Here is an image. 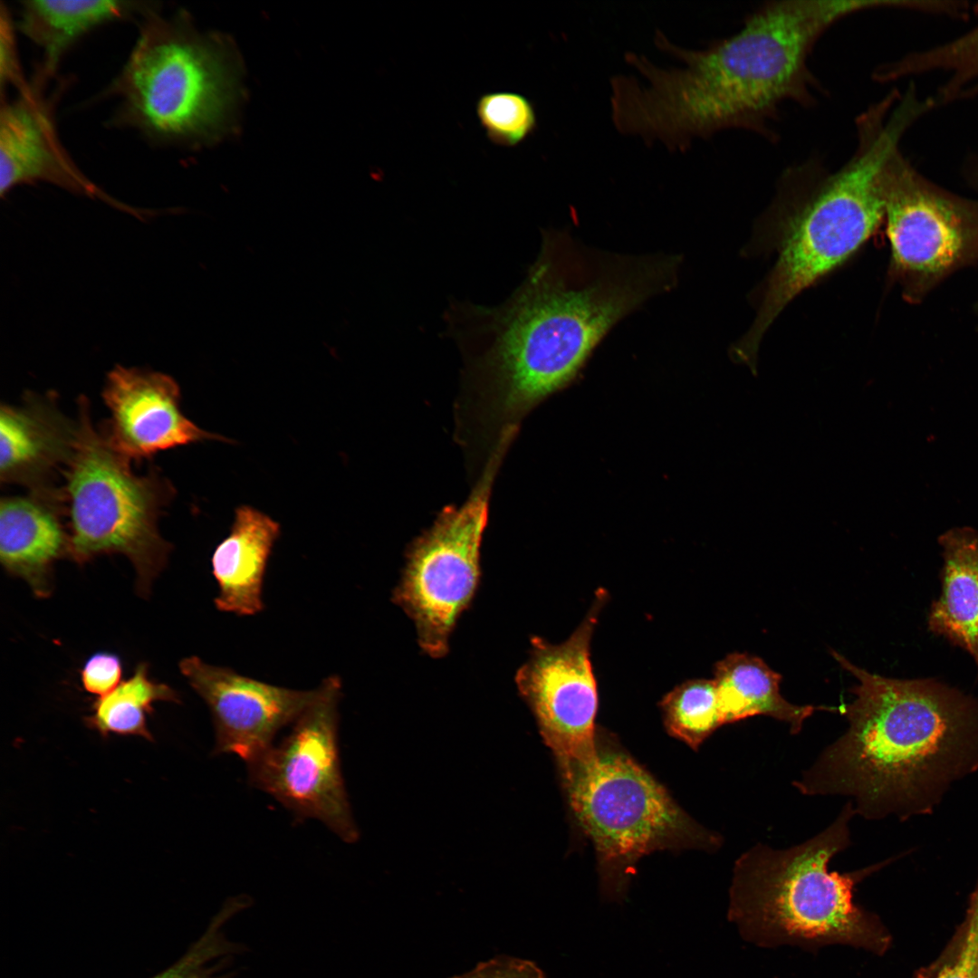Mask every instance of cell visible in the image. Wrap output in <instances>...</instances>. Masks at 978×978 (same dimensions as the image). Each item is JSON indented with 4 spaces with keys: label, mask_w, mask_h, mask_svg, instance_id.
<instances>
[{
    "label": "cell",
    "mask_w": 978,
    "mask_h": 978,
    "mask_svg": "<svg viewBox=\"0 0 978 978\" xmlns=\"http://www.w3.org/2000/svg\"><path fill=\"white\" fill-rule=\"evenodd\" d=\"M893 0H781L749 14L738 32L704 49H686L657 31V47L681 62L661 67L626 53L639 73L612 84L611 118L623 134L671 150L728 129L775 139L782 106L810 107L821 87L809 60L820 38L840 20L866 10L892 9Z\"/></svg>",
    "instance_id": "obj_1"
},
{
    "label": "cell",
    "mask_w": 978,
    "mask_h": 978,
    "mask_svg": "<svg viewBox=\"0 0 978 978\" xmlns=\"http://www.w3.org/2000/svg\"><path fill=\"white\" fill-rule=\"evenodd\" d=\"M682 262L676 254L603 251L565 230H544L520 285L497 305L467 302L455 340L507 412L521 413L569 383L618 321L673 290Z\"/></svg>",
    "instance_id": "obj_2"
},
{
    "label": "cell",
    "mask_w": 978,
    "mask_h": 978,
    "mask_svg": "<svg viewBox=\"0 0 978 978\" xmlns=\"http://www.w3.org/2000/svg\"><path fill=\"white\" fill-rule=\"evenodd\" d=\"M832 656L858 679L855 699L838 707L849 725L793 785L807 796L851 797L867 820L932 811L952 782L978 769V698Z\"/></svg>",
    "instance_id": "obj_3"
},
{
    "label": "cell",
    "mask_w": 978,
    "mask_h": 978,
    "mask_svg": "<svg viewBox=\"0 0 978 978\" xmlns=\"http://www.w3.org/2000/svg\"><path fill=\"white\" fill-rule=\"evenodd\" d=\"M922 117L913 100L895 103L887 94L857 117V146L840 168L829 171L810 158L781 175L772 207L781 225L778 258L755 320L735 348L740 357L753 358L784 307L873 234L885 215L883 164Z\"/></svg>",
    "instance_id": "obj_4"
},
{
    "label": "cell",
    "mask_w": 978,
    "mask_h": 978,
    "mask_svg": "<svg viewBox=\"0 0 978 978\" xmlns=\"http://www.w3.org/2000/svg\"><path fill=\"white\" fill-rule=\"evenodd\" d=\"M855 814L849 801L811 839L784 849L757 843L737 858L728 919L745 941L769 948L843 944L876 954L887 950L889 934L853 895L860 881L892 859L847 873L829 871L831 858L850 845Z\"/></svg>",
    "instance_id": "obj_5"
},
{
    "label": "cell",
    "mask_w": 978,
    "mask_h": 978,
    "mask_svg": "<svg viewBox=\"0 0 978 978\" xmlns=\"http://www.w3.org/2000/svg\"><path fill=\"white\" fill-rule=\"evenodd\" d=\"M141 16L138 40L110 87L116 122L161 145L209 138L234 98L224 50L181 14L167 17L152 6Z\"/></svg>",
    "instance_id": "obj_6"
},
{
    "label": "cell",
    "mask_w": 978,
    "mask_h": 978,
    "mask_svg": "<svg viewBox=\"0 0 978 978\" xmlns=\"http://www.w3.org/2000/svg\"><path fill=\"white\" fill-rule=\"evenodd\" d=\"M129 463L93 427L87 401L81 398L63 471L69 557L83 564L102 554L126 556L135 569L137 592L145 598L170 552L158 522L173 489L156 471L136 475Z\"/></svg>",
    "instance_id": "obj_7"
},
{
    "label": "cell",
    "mask_w": 978,
    "mask_h": 978,
    "mask_svg": "<svg viewBox=\"0 0 978 978\" xmlns=\"http://www.w3.org/2000/svg\"><path fill=\"white\" fill-rule=\"evenodd\" d=\"M566 792L593 842L601 892L609 900L624 898L643 856L661 849L714 850L722 843L628 753L599 739L596 764Z\"/></svg>",
    "instance_id": "obj_8"
},
{
    "label": "cell",
    "mask_w": 978,
    "mask_h": 978,
    "mask_svg": "<svg viewBox=\"0 0 978 978\" xmlns=\"http://www.w3.org/2000/svg\"><path fill=\"white\" fill-rule=\"evenodd\" d=\"M509 442L501 438L465 503L444 509L408 551L392 600L413 620L420 647L432 657L448 652L456 620L477 589L491 488Z\"/></svg>",
    "instance_id": "obj_9"
},
{
    "label": "cell",
    "mask_w": 978,
    "mask_h": 978,
    "mask_svg": "<svg viewBox=\"0 0 978 978\" xmlns=\"http://www.w3.org/2000/svg\"><path fill=\"white\" fill-rule=\"evenodd\" d=\"M881 179L892 268L905 296L920 300L978 258V201L929 180L900 147L886 158Z\"/></svg>",
    "instance_id": "obj_10"
},
{
    "label": "cell",
    "mask_w": 978,
    "mask_h": 978,
    "mask_svg": "<svg viewBox=\"0 0 978 978\" xmlns=\"http://www.w3.org/2000/svg\"><path fill=\"white\" fill-rule=\"evenodd\" d=\"M607 598L604 589L597 590L586 617L562 643L533 637L529 659L515 676L518 690L556 759L566 791L598 761V690L590 647Z\"/></svg>",
    "instance_id": "obj_11"
},
{
    "label": "cell",
    "mask_w": 978,
    "mask_h": 978,
    "mask_svg": "<svg viewBox=\"0 0 978 978\" xmlns=\"http://www.w3.org/2000/svg\"><path fill=\"white\" fill-rule=\"evenodd\" d=\"M341 681L331 676L317 687L311 705L291 732L247 762L256 789L280 802L297 819L316 820L341 840L358 838L340 768L338 705Z\"/></svg>",
    "instance_id": "obj_12"
},
{
    "label": "cell",
    "mask_w": 978,
    "mask_h": 978,
    "mask_svg": "<svg viewBox=\"0 0 978 978\" xmlns=\"http://www.w3.org/2000/svg\"><path fill=\"white\" fill-rule=\"evenodd\" d=\"M181 674L205 701L215 728V754H235L246 763L274 743L311 705L317 688L296 690L206 663L196 656L179 662Z\"/></svg>",
    "instance_id": "obj_13"
},
{
    "label": "cell",
    "mask_w": 978,
    "mask_h": 978,
    "mask_svg": "<svg viewBox=\"0 0 978 978\" xmlns=\"http://www.w3.org/2000/svg\"><path fill=\"white\" fill-rule=\"evenodd\" d=\"M102 397L110 412L102 432L129 461L204 440H225L183 415L177 383L161 372L116 366L109 372Z\"/></svg>",
    "instance_id": "obj_14"
},
{
    "label": "cell",
    "mask_w": 978,
    "mask_h": 978,
    "mask_svg": "<svg viewBox=\"0 0 978 978\" xmlns=\"http://www.w3.org/2000/svg\"><path fill=\"white\" fill-rule=\"evenodd\" d=\"M46 79L38 72L34 83H28L14 99L1 100V197L18 185L45 182L120 206L81 172L63 149L55 127L53 102L43 92Z\"/></svg>",
    "instance_id": "obj_15"
},
{
    "label": "cell",
    "mask_w": 978,
    "mask_h": 978,
    "mask_svg": "<svg viewBox=\"0 0 978 978\" xmlns=\"http://www.w3.org/2000/svg\"><path fill=\"white\" fill-rule=\"evenodd\" d=\"M62 490L32 488L0 503V560L10 575L26 582L37 598L53 591V565L69 556Z\"/></svg>",
    "instance_id": "obj_16"
},
{
    "label": "cell",
    "mask_w": 978,
    "mask_h": 978,
    "mask_svg": "<svg viewBox=\"0 0 978 978\" xmlns=\"http://www.w3.org/2000/svg\"><path fill=\"white\" fill-rule=\"evenodd\" d=\"M77 430L51 398L29 396L0 409V478L37 488L72 451Z\"/></svg>",
    "instance_id": "obj_17"
},
{
    "label": "cell",
    "mask_w": 978,
    "mask_h": 978,
    "mask_svg": "<svg viewBox=\"0 0 978 978\" xmlns=\"http://www.w3.org/2000/svg\"><path fill=\"white\" fill-rule=\"evenodd\" d=\"M279 534V523L257 509L244 505L235 510L231 531L211 559L218 610L253 616L264 609V577Z\"/></svg>",
    "instance_id": "obj_18"
},
{
    "label": "cell",
    "mask_w": 978,
    "mask_h": 978,
    "mask_svg": "<svg viewBox=\"0 0 978 978\" xmlns=\"http://www.w3.org/2000/svg\"><path fill=\"white\" fill-rule=\"evenodd\" d=\"M939 543L942 593L932 606L928 626L966 649L978 667V531L953 528L939 537Z\"/></svg>",
    "instance_id": "obj_19"
},
{
    "label": "cell",
    "mask_w": 978,
    "mask_h": 978,
    "mask_svg": "<svg viewBox=\"0 0 978 978\" xmlns=\"http://www.w3.org/2000/svg\"><path fill=\"white\" fill-rule=\"evenodd\" d=\"M19 28L43 53L40 72L52 77L65 52L94 28L132 14L153 4L118 0H33L22 2Z\"/></svg>",
    "instance_id": "obj_20"
},
{
    "label": "cell",
    "mask_w": 978,
    "mask_h": 978,
    "mask_svg": "<svg viewBox=\"0 0 978 978\" xmlns=\"http://www.w3.org/2000/svg\"><path fill=\"white\" fill-rule=\"evenodd\" d=\"M714 680L723 724L761 714L787 723L791 733L798 734L814 712L838 710L790 703L780 693L781 676L747 653H732L718 661Z\"/></svg>",
    "instance_id": "obj_21"
},
{
    "label": "cell",
    "mask_w": 978,
    "mask_h": 978,
    "mask_svg": "<svg viewBox=\"0 0 978 978\" xmlns=\"http://www.w3.org/2000/svg\"><path fill=\"white\" fill-rule=\"evenodd\" d=\"M932 72L945 76L930 95L935 109L978 97V24L946 43L878 65L873 78L886 83Z\"/></svg>",
    "instance_id": "obj_22"
},
{
    "label": "cell",
    "mask_w": 978,
    "mask_h": 978,
    "mask_svg": "<svg viewBox=\"0 0 978 978\" xmlns=\"http://www.w3.org/2000/svg\"><path fill=\"white\" fill-rule=\"evenodd\" d=\"M158 701L178 703L180 700L171 686L151 679L148 664L141 662L131 676L93 702L85 724L103 737L135 735L151 741L153 736L147 718Z\"/></svg>",
    "instance_id": "obj_23"
},
{
    "label": "cell",
    "mask_w": 978,
    "mask_h": 978,
    "mask_svg": "<svg viewBox=\"0 0 978 978\" xmlns=\"http://www.w3.org/2000/svg\"><path fill=\"white\" fill-rule=\"evenodd\" d=\"M249 907L244 896L228 898L211 918L199 938L173 964L150 978H236L237 956L247 952L243 943L232 941L226 925Z\"/></svg>",
    "instance_id": "obj_24"
},
{
    "label": "cell",
    "mask_w": 978,
    "mask_h": 978,
    "mask_svg": "<svg viewBox=\"0 0 978 978\" xmlns=\"http://www.w3.org/2000/svg\"><path fill=\"white\" fill-rule=\"evenodd\" d=\"M666 732L694 750L724 725L714 679L687 680L660 701Z\"/></svg>",
    "instance_id": "obj_25"
},
{
    "label": "cell",
    "mask_w": 978,
    "mask_h": 978,
    "mask_svg": "<svg viewBox=\"0 0 978 978\" xmlns=\"http://www.w3.org/2000/svg\"><path fill=\"white\" fill-rule=\"evenodd\" d=\"M475 109L486 136L499 146L514 147L522 143L536 128L533 105L520 93H484L478 99Z\"/></svg>",
    "instance_id": "obj_26"
},
{
    "label": "cell",
    "mask_w": 978,
    "mask_h": 978,
    "mask_svg": "<svg viewBox=\"0 0 978 978\" xmlns=\"http://www.w3.org/2000/svg\"><path fill=\"white\" fill-rule=\"evenodd\" d=\"M978 946V885L972 895L970 906L955 954L944 964L935 978H973V965Z\"/></svg>",
    "instance_id": "obj_27"
},
{
    "label": "cell",
    "mask_w": 978,
    "mask_h": 978,
    "mask_svg": "<svg viewBox=\"0 0 978 978\" xmlns=\"http://www.w3.org/2000/svg\"><path fill=\"white\" fill-rule=\"evenodd\" d=\"M122 671L119 656L110 652H97L83 664L80 672L81 683L86 692L101 697L120 684Z\"/></svg>",
    "instance_id": "obj_28"
},
{
    "label": "cell",
    "mask_w": 978,
    "mask_h": 978,
    "mask_svg": "<svg viewBox=\"0 0 978 978\" xmlns=\"http://www.w3.org/2000/svg\"><path fill=\"white\" fill-rule=\"evenodd\" d=\"M14 27L8 10L2 4L0 15V80L2 91L5 87H14L17 91L27 87L28 83L22 72L19 62Z\"/></svg>",
    "instance_id": "obj_29"
},
{
    "label": "cell",
    "mask_w": 978,
    "mask_h": 978,
    "mask_svg": "<svg viewBox=\"0 0 978 978\" xmlns=\"http://www.w3.org/2000/svg\"><path fill=\"white\" fill-rule=\"evenodd\" d=\"M452 978H546L530 960L501 955L478 964L474 969Z\"/></svg>",
    "instance_id": "obj_30"
},
{
    "label": "cell",
    "mask_w": 978,
    "mask_h": 978,
    "mask_svg": "<svg viewBox=\"0 0 978 978\" xmlns=\"http://www.w3.org/2000/svg\"><path fill=\"white\" fill-rule=\"evenodd\" d=\"M964 173L968 182L978 192V152L966 159Z\"/></svg>",
    "instance_id": "obj_31"
},
{
    "label": "cell",
    "mask_w": 978,
    "mask_h": 978,
    "mask_svg": "<svg viewBox=\"0 0 978 978\" xmlns=\"http://www.w3.org/2000/svg\"><path fill=\"white\" fill-rule=\"evenodd\" d=\"M973 978H978V946L975 954L974 965H973Z\"/></svg>",
    "instance_id": "obj_32"
}]
</instances>
